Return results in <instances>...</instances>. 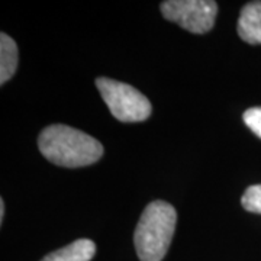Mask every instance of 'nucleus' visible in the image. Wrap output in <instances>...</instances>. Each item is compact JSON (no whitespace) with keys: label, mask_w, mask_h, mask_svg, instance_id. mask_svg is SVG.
Instances as JSON below:
<instances>
[{"label":"nucleus","mask_w":261,"mask_h":261,"mask_svg":"<svg viewBox=\"0 0 261 261\" xmlns=\"http://www.w3.org/2000/svg\"><path fill=\"white\" fill-rule=\"evenodd\" d=\"M161 13L192 34H206L214 28L218 5L212 0H167L161 3Z\"/></svg>","instance_id":"obj_4"},{"label":"nucleus","mask_w":261,"mask_h":261,"mask_svg":"<svg viewBox=\"0 0 261 261\" xmlns=\"http://www.w3.org/2000/svg\"><path fill=\"white\" fill-rule=\"evenodd\" d=\"M18 47L5 32L0 34V83L10 80L18 68Z\"/></svg>","instance_id":"obj_7"},{"label":"nucleus","mask_w":261,"mask_h":261,"mask_svg":"<svg viewBox=\"0 0 261 261\" xmlns=\"http://www.w3.org/2000/svg\"><path fill=\"white\" fill-rule=\"evenodd\" d=\"M237 28L243 41L251 45L261 44V2H250L244 6Z\"/></svg>","instance_id":"obj_5"},{"label":"nucleus","mask_w":261,"mask_h":261,"mask_svg":"<svg viewBox=\"0 0 261 261\" xmlns=\"http://www.w3.org/2000/svg\"><path fill=\"white\" fill-rule=\"evenodd\" d=\"M38 148L53 164L68 168L90 166L103 155V145L96 138L60 123L39 134Z\"/></svg>","instance_id":"obj_1"},{"label":"nucleus","mask_w":261,"mask_h":261,"mask_svg":"<svg viewBox=\"0 0 261 261\" xmlns=\"http://www.w3.org/2000/svg\"><path fill=\"white\" fill-rule=\"evenodd\" d=\"M96 254V244L92 240L82 238L68 244L57 251L45 255L41 261H90Z\"/></svg>","instance_id":"obj_6"},{"label":"nucleus","mask_w":261,"mask_h":261,"mask_svg":"<svg viewBox=\"0 0 261 261\" xmlns=\"http://www.w3.org/2000/svg\"><path fill=\"white\" fill-rule=\"evenodd\" d=\"M5 218V202L3 199H0V221H3Z\"/></svg>","instance_id":"obj_10"},{"label":"nucleus","mask_w":261,"mask_h":261,"mask_svg":"<svg viewBox=\"0 0 261 261\" xmlns=\"http://www.w3.org/2000/svg\"><path fill=\"white\" fill-rule=\"evenodd\" d=\"M96 87L118 121L141 122L151 115L152 108L148 99L129 84L99 77L96 79Z\"/></svg>","instance_id":"obj_3"},{"label":"nucleus","mask_w":261,"mask_h":261,"mask_svg":"<svg viewBox=\"0 0 261 261\" xmlns=\"http://www.w3.org/2000/svg\"><path fill=\"white\" fill-rule=\"evenodd\" d=\"M245 125L261 138V108H250L243 115Z\"/></svg>","instance_id":"obj_9"},{"label":"nucleus","mask_w":261,"mask_h":261,"mask_svg":"<svg viewBox=\"0 0 261 261\" xmlns=\"http://www.w3.org/2000/svg\"><path fill=\"white\" fill-rule=\"evenodd\" d=\"M241 205L245 211L252 214H261V185L250 186L244 192Z\"/></svg>","instance_id":"obj_8"},{"label":"nucleus","mask_w":261,"mask_h":261,"mask_svg":"<svg viewBox=\"0 0 261 261\" xmlns=\"http://www.w3.org/2000/svg\"><path fill=\"white\" fill-rule=\"evenodd\" d=\"M176 221V209L167 202L155 200L144 209L134 233L141 261H161L166 257L174 235Z\"/></svg>","instance_id":"obj_2"}]
</instances>
